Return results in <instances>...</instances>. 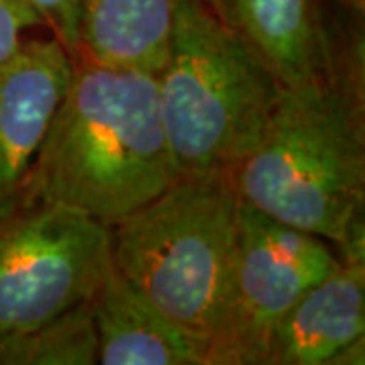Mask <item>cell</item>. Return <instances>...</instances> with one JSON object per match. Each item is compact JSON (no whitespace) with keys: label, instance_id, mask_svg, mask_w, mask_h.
I'll use <instances>...</instances> for the list:
<instances>
[{"label":"cell","instance_id":"6da1fadb","mask_svg":"<svg viewBox=\"0 0 365 365\" xmlns=\"http://www.w3.org/2000/svg\"><path fill=\"white\" fill-rule=\"evenodd\" d=\"M175 179L157 76L79 59L13 197L63 205L110 227Z\"/></svg>","mask_w":365,"mask_h":365},{"label":"cell","instance_id":"7a4b0ae2","mask_svg":"<svg viewBox=\"0 0 365 365\" xmlns=\"http://www.w3.org/2000/svg\"><path fill=\"white\" fill-rule=\"evenodd\" d=\"M357 100L331 76L282 88L248 157L230 170L237 197L278 222L365 248V148Z\"/></svg>","mask_w":365,"mask_h":365},{"label":"cell","instance_id":"3957f363","mask_svg":"<svg viewBox=\"0 0 365 365\" xmlns=\"http://www.w3.org/2000/svg\"><path fill=\"white\" fill-rule=\"evenodd\" d=\"M237 211L230 175H195L110 225L118 272L207 347V365L232 309Z\"/></svg>","mask_w":365,"mask_h":365},{"label":"cell","instance_id":"277c9868","mask_svg":"<svg viewBox=\"0 0 365 365\" xmlns=\"http://www.w3.org/2000/svg\"><path fill=\"white\" fill-rule=\"evenodd\" d=\"M157 86L177 177L230 175L258 144L284 88L203 0H177Z\"/></svg>","mask_w":365,"mask_h":365},{"label":"cell","instance_id":"5b68a950","mask_svg":"<svg viewBox=\"0 0 365 365\" xmlns=\"http://www.w3.org/2000/svg\"><path fill=\"white\" fill-rule=\"evenodd\" d=\"M110 268L108 225L11 197L0 205V333L25 335L88 302Z\"/></svg>","mask_w":365,"mask_h":365},{"label":"cell","instance_id":"8992f818","mask_svg":"<svg viewBox=\"0 0 365 365\" xmlns=\"http://www.w3.org/2000/svg\"><path fill=\"white\" fill-rule=\"evenodd\" d=\"M339 260L327 240L240 199L232 309L209 365H264L282 317Z\"/></svg>","mask_w":365,"mask_h":365},{"label":"cell","instance_id":"52a82bcc","mask_svg":"<svg viewBox=\"0 0 365 365\" xmlns=\"http://www.w3.org/2000/svg\"><path fill=\"white\" fill-rule=\"evenodd\" d=\"M59 39H25L0 67V205L21 189L73 79Z\"/></svg>","mask_w":365,"mask_h":365},{"label":"cell","instance_id":"ba28073f","mask_svg":"<svg viewBox=\"0 0 365 365\" xmlns=\"http://www.w3.org/2000/svg\"><path fill=\"white\" fill-rule=\"evenodd\" d=\"M337 268L311 287L274 329L264 365H329L364 339L365 248L339 254Z\"/></svg>","mask_w":365,"mask_h":365},{"label":"cell","instance_id":"9c48e42d","mask_svg":"<svg viewBox=\"0 0 365 365\" xmlns=\"http://www.w3.org/2000/svg\"><path fill=\"white\" fill-rule=\"evenodd\" d=\"M102 365H207V347L170 323L114 262L90 300Z\"/></svg>","mask_w":365,"mask_h":365},{"label":"cell","instance_id":"30bf717a","mask_svg":"<svg viewBox=\"0 0 365 365\" xmlns=\"http://www.w3.org/2000/svg\"><path fill=\"white\" fill-rule=\"evenodd\" d=\"M177 0H81L79 59L155 73L169 57Z\"/></svg>","mask_w":365,"mask_h":365},{"label":"cell","instance_id":"8fae6325","mask_svg":"<svg viewBox=\"0 0 365 365\" xmlns=\"http://www.w3.org/2000/svg\"><path fill=\"white\" fill-rule=\"evenodd\" d=\"M244 37L284 88L327 73L317 0H234Z\"/></svg>","mask_w":365,"mask_h":365},{"label":"cell","instance_id":"7c38bea8","mask_svg":"<svg viewBox=\"0 0 365 365\" xmlns=\"http://www.w3.org/2000/svg\"><path fill=\"white\" fill-rule=\"evenodd\" d=\"M11 365L98 364V337L90 300L25 335H9Z\"/></svg>","mask_w":365,"mask_h":365},{"label":"cell","instance_id":"4fadbf2b","mask_svg":"<svg viewBox=\"0 0 365 365\" xmlns=\"http://www.w3.org/2000/svg\"><path fill=\"white\" fill-rule=\"evenodd\" d=\"M29 6L37 13L41 25L49 26L55 39L79 61V21H81V0H26Z\"/></svg>","mask_w":365,"mask_h":365},{"label":"cell","instance_id":"5bb4252c","mask_svg":"<svg viewBox=\"0 0 365 365\" xmlns=\"http://www.w3.org/2000/svg\"><path fill=\"white\" fill-rule=\"evenodd\" d=\"M37 25L41 19L26 0H0V67L23 47V31Z\"/></svg>","mask_w":365,"mask_h":365},{"label":"cell","instance_id":"9a60e30c","mask_svg":"<svg viewBox=\"0 0 365 365\" xmlns=\"http://www.w3.org/2000/svg\"><path fill=\"white\" fill-rule=\"evenodd\" d=\"M365 343L364 339H357L353 341L351 345H347V347H343L333 359H331V364L329 365H361L365 361Z\"/></svg>","mask_w":365,"mask_h":365},{"label":"cell","instance_id":"2e32d148","mask_svg":"<svg viewBox=\"0 0 365 365\" xmlns=\"http://www.w3.org/2000/svg\"><path fill=\"white\" fill-rule=\"evenodd\" d=\"M13 349H11V337L0 333V365H11Z\"/></svg>","mask_w":365,"mask_h":365},{"label":"cell","instance_id":"e0dca14e","mask_svg":"<svg viewBox=\"0 0 365 365\" xmlns=\"http://www.w3.org/2000/svg\"><path fill=\"white\" fill-rule=\"evenodd\" d=\"M203 2H205L207 6H211V9H213L215 13L222 14V16H223V2H222V0H203Z\"/></svg>","mask_w":365,"mask_h":365},{"label":"cell","instance_id":"ac0fdd59","mask_svg":"<svg viewBox=\"0 0 365 365\" xmlns=\"http://www.w3.org/2000/svg\"><path fill=\"white\" fill-rule=\"evenodd\" d=\"M349 4H351L353 9H357V11H364L365 6V0H347Z\"/></svg>","mask_w":365,"mask_h":365}]
</instances>
